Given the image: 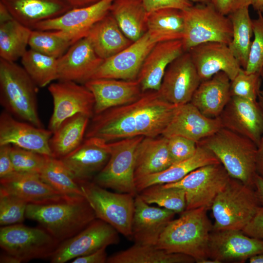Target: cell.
<instances>
[{
    "label": "cell",
    "mask_w": 263,
    "mask_h": 263,
    "mask_svg": "<svg viewBox=\"0 0 263 263\" xmlns=\"http://www.w3.org/2000/svg\"><path fill=\"white\" fill-rule=\"evenodd\" d=\"M201 82L190 54L186 52L168 66L158 91L166 100L179 106L190 102Z\"/></svg>",
    "instance_id": "5bb4252c"
},
{
    "label": "cell",
    "mask_w": 263,
    "mask_h": 263,
    "mask_svg": "<svg viewBox=\"0 0 263 263\" xmlns=\"http://www.w3.org/2000/svg\"><path fill=\"white\" fill-rule=\"evenodd\" d=\"M86 37L95 53L103 60L117 54L133 42L125 35L110 13L91 28Z\"/></svg>",
    "instance_id": "1f68e13d"
},
{
    "label": "cell",
    "mask_w": 263,
    "mask_h": 263,
    "mask_svg": "<svg viewBox=\"0 0 263 263\" xmlns=\"http://www.w3.org/2000/svg\"><path fill=\"white\" fill-rule=\"evenodd\" d=\"M198 263H220L218 261L210 258L203 259L199 262Z\"/></svg>",
    "instance_id": "6125c7cd"
},
{
    "label": "cell",
    "mask_w": 263,
    "mask_h": 263,
    "mask_svg": "<svg viewBox=\"0 0 263 263\" xmlns=\"http://www.w3.org/2000/svg\"><path fill=\"white\" fill-rule=\"evenodd\" d=\"M104 60L95 53L88 38H81L57 58L58 80L84 84Z\"/></svg>",
    "instance_id": "7402d4cb"
},
{
    "label": "cell",
    "mask_w": 263,
    "mask_h": 263,
    "mask_svg": "<svg viewBox=\"0 0 263 263\" xmlns=\"http://www.w3.org/2000/svg\"><path fill=\"white\" fill-rule=\"evenodd\" d=\"M72 81L59 80L48 87L53 101V111L48 129L53 133L66 119L78 113L94 115V99L84 85Z\"/></svg>",
    "instance_id": "4fadbf2b"
},
{
    "label": "cell",
    "mask_w": 263,
    "mask_h": 263,
    "mask_svg": "<svg viewBox=\"0 0 263 263\" xmlns=\"http://www.w3.org/2000/svg\"><path fill=\"white\" fill-rule=\"evenodd\" d=\"M59 242L42 227H31L21 224L0 228V246L21 262L50 258Z\"/></svg>",
    "instance_id": "30bf717a"
},
{
    "label": "cell",
    "mask_w": 263,
    "mask_h": 263,
    "mask_svg": "<svg viewBox=\"0 0 263 263\" xmlns=\"http://www.w3.org/2000/svg\"><path fill=\"white\" fill-rule=\"evenodd\" d=\"M255 189L263 207V178L257 174L254 183Z\"/></svg>",
    "instance_id": "9f6ffc18"
},
{
    "label": "cell",
    "mask_w": 263,
    "mask_h": 263,
    "mask_svg": "<svg viewBox=\"0 0 263 263\" xmlns=\"http://www.w3.org/2000/svg\"><path fill=\"white\" fill-rule=\"evenodd\" d=\"M176 213L151 207L137 194L134 198L132 240L135 244L156 245L161 234Z\"/></svg>",
    "instance_id": "cb8c5ba5"
},
{
    "label": "cell",
    "mask_w": 263,
    "mask_h": 263,
    "mask_svg": "<svg viewBox=\"0 0 263 263\" xmlns=\"http://www.w3.org/2000/svg\"><path fill=\"white\" fill-rule=\"evenodd\" d=\"M28 204L22 199L0 188V225L6 226L21 224Z\"/></svg>",
    "instance_id": "7bdbcfd3"
},
{
    "label": "cell",
    "mask_w": 263,
    "mask_h": 263,
    "mask_svg": "<svg viewBox=\"0 0 263 263\" xmlns=\"http://www.w3.org/2000/svg\"><path fill=\"white\" fill-rule=\"evenodd\" d=\"M262 208L254 188L231 177L211 206L212 230H242Z\"/></svg>",
    "instance_id": "8992f818"
},
{
    "label": "cell",
    "mask_w": 263,
    "mask_h": 263,
    "mask_svg": "<svg viewBox=\"0 0 263 263\" xmlns=\"http://www.w3.org/2000/svg\"><path fill=\"white\" fill-rule=\"evenodd\" d=\"M0 263H20L21 262L16 257L6 252L1 254L0 257Z\"/></svg>",
    "instance_id": "680465c9"
},
{
    "label": "cell",
    "mask_w": 263,
    "mask_h": 263,
    "mask_svg": "<svg viewBox=\"0 0 263 263\" xmlns=\"http://www.w3.org/2000/svg\"><path fill=\"white\" fill-rule=\"evenodd\" d=\"M242 231L250 237L263 239V207Z\"/></svg>",
    "instance_id": "816d5d0a"
},
{
    "label": "cell",
    "mask_w": 263,
    "mask_h": 263,
    "mask_svg": "<svg viewBox=\"0 0 263 263\" xmlns=\"http://www.w3.org/2000/svg\"><path fill=\"white\" fill-rule=\"evenodd\" d=\"M32 30L14 18L0 22V58L15 62L21 58Z\"/></svg>",
    "instance_id": "8d00e7d4"
},
{
    "label": "cell",
    "mask_w": 263,
    "mask_h": 263,
    "mask_svg": "<svg viewBox=\"0 0 263 263\" xmlns=\"http://www.w3.org/2000/svg\"><path fill=\"white\" fill-rule=\"evenodd\" d=\"M191 2L198 3H207L210 2V0H189Z\"/></svg>",
    "instance_id": "be15d7a7"
},
{
    "label": "cell",
    "mask_w": 263,
    "mask_h": 263,
    "mask_svg": "<svg viewBox=\"0 0 263 263\" xmlns=\"http://www.w3.org/2000/svg\"><path fill=\"white\" fill-rule=\"evenodd\" d=\"M209 258L220 263L244 262L263 253V239L250 237L242 230H212L208 244Z\"/></svg>",
    "instance_id": "2e32d148"
},
{
    "label": "cell",
    "mask_w": 263,
    "mask_h": 263,
    "mask_svg": "<svg viewBox=\"0 0 263 263\" xmlns=\"http://www.w3.org/2000/svg\"><path fill=\"white\" fill-rule=\"evenodd\" d=\"M263 113V91L259 94L257 100ZM257 174L263 178V131L259 145L257 146L256 157Z\"/></svg>",
    "instance_id": "db71d44e"
},
{
    "label": "cell",
    "mask_w": 263,
    "mask_h": 263,
    "mask_svg": "<svg viewBox=\"0 0 263 263\" xmlns=\"http://www.w3.org/2000/svg\"><path fill=\"white\" fill-rule=\"evenodd\" d=\"M207 211L204 207L185 210L178 218L169 222L155 246L169 252L189 256L197 263L209 258V239L213 225Z\"/></svg>",
    "instance_id": "7a4b0ae2"
},
{
    "label": "cell",
    "mask_w": 263,
    "mask_h": 263,
    "mask_svg": "<svg viewBox=\"0 0 263 263\" xmlns=\"http://www.w3.org/2000/svg\"><path fill=\"white\" fill-rule=\"evenodd\" d=\"M111 154L110 143L96 137L85 138L73 151L59 159L78 183L92 181Z\"/></svg>",
    "instance_id": "e0dca14e"
},
{
    "label": "cell",
    "mask_w": 263,
    "mask_h": 263,
    "mask_svg": "<svg viewBox=\"0 0 263 263\" xmlns=\"http://www.w3.org/2000/svg\"><path fill=\"white\" fill-rule=\"evenodd\" d=\"M155 44L146 32L125 49L104 60L91 79L137 80L145 57Z\"/></svg>",
    "instance_id": "ac0fdd59"
},
{
    "label": "cell",
    "mask_w": 263,
    "mask_h": 263,
    "mask_svg": "<svg viewBox=\"0 0 263 263\" xmlns=\"http://www.w3.org/2000/svg\"><path fill=\"white\" fill-rule=\"evenodd\" d=\"M79 184L96 218L110 224L132 240L135 197L129 193L109 191L92 181Z\"/></svg>",
    "instance_id": "ba28073f"
},
{
    "label": "cell",
    "mask_w": 263,
    "mask_h": 263,
    "mask_svg": "<svg viewBox=\"0 0 263 263\" xmlns=\"http://www.w3.org/2000/svg\"><path fill=\"white\" fill-rule=\"evenodd\" d=\"M197 144L211 151L231 178L255 188L257 146L252 141L222 127Z\"/></svg>",
    "instance_id": "277c9868"
},
{
    "label": "cell",
    "mask_w": 263,
    "mask_h": 263,
    "mask_svg": "<svg viewBox=\"0 0 263 263\" xmlns=\"http://www.w3.org/2000/svg\"><path fill=\"white\" fill-rule=\"evenodd\" d=\"M262 78L260 73H247L241 68L230 82L231 95L257 101L261 91Z\"/></svg>",
    "instance_id": "ee69618b"
},
{
    "label": "cell",
    "mask_w": 263,
    "mask_h": 263,
    "mask_svg": "<svg viewBox=\"0 0 263 263\" xmlns=\"http://www.w3.org/2000/svg\"><path fill=\"white\" fill-rule=\"evenodd\" d=\"M230 82L224 72L216 74L201 82L190 102L205 116L219 117L231 97Z\"/></svg>",
    "instance_id": "83f0119b"
},
{
    "label": "cell",
    "mask_w": 263,
    "mask_h": 263,
    "mask_svg": "<svg viewBox=\"0 0 263 263\" xmlns=\"http://www.w3.org/2000/svg\"><path fill=\"white\" fill-rule=\"evenodd\" d=\"M184 52L181 40L156 43L145 57L137 79L142 92L158 91L168 66Z\"/></svg>",
    "instance_id": "4316f807"
},
{
    "label": "cell",
    "mask_w": 263,
    "mask_h": 263,
    "mask_svg": "<svg viewBox=\"0 0 263 263\" xmlns=\"http://www.w3.org/2000/svg\"><path fill=\"white\" fill-rule=\"evenodd\" d=\"M220 163L219 160L211 151L197 144V150L191 157L172 164L169 168L159 172L135 179L136 188L138 193L151 186L176 182L196 169L206 165Z\"/></svg>",
    "instance_id": "f546056e"
},
{
    "label": "cell",
    "mask_w": 263,
    "mask_h": 263,
    "mask_svg": "<svg viewBox=\"0 0 263 263\" xmlns=\"http://www.w3.org/2000/svg\"><path fill=\"white\" fill-rule=\"evenodd\" d=\"M53 132L19 120L2 111L0 114V146L11 144L43 155L53 156L49 141Z\"/></svg>",
    "instance_id": "ffe728a7"
},
{
    "label": "cell",
    "mask_w": 263,
    "mask_h": 263,
    "mask_svg": "<svg viewBox=\"0 0 263 263\" xmlns=\"http://www.w3.org/2000/svg\"><path fill=\"white\" fill-rule=\"evenodd\" d=\"M249 7H243L227 16L232 26V38L228 46L244 69L248 62L252 43L251 39L253 34L252 19L249 15Z\"/></svg>",
    "instance_id": "74e56055"
},
{
    "label": "cell",
    "mask_w": 263,
    "mask_h": 263,
    "mask_svg": "<svg viewBox=\"0 0 263 263\" xmlns=\"http://www.w3.org/2000/svg\"><path fill=\"white\" fill-rule=\"evenodd\" d=\"M144 137L138 136L109 143L110 158L92 181L106 189L135 197L138 194L134 178L135 153L138 144Z\"/></svg>",
    "instance_id": "9c48e42d"
},
{
    "label": "cell",
    "mask_w": 263,
    "mask_h": 263,
    "mask_svg": "<svg viewBox=\"0 0 263 263\" xmlns=\"http://www.w3.org/2000/svg\"><path fill=\"white\" fill-rule=\"evenodd\" d=\"M183 10L184 30L181 40L185 52L204 43L218 42L228 45L231 41L230 19L210 2L197 3Z\"/></svg>",
    "instance_id": "52a82bcc"
},
{
    "label": "cell",
    "mask_w": 263,
    "mask_h": 263,
    "mask_svg": "<svg viewBox=\"0 0 263 263\" xmlns=\"http://www.w3.org/2000/svg\"><path fill=\"white\" fill-rule=\"evenodd\" d=\"M47 155L12 145L11 157L16 172L39 174Z\"/></svg>",
    "instance_id": "f6af8a7d"
},
{
    "label": "cell",
    "mask_w": 263,
    "mask_h": 263,
    "mask_svg": "<svg viewBox=\"0 0 263 263\" xmlns=\"http://www.w3.org/2000/svg\"><path fill=\"white\" fill-rule=\"evenodd\" d=\"M84 85L94 95V114L132 103L137 100L143 93L137 80L92 79Z\"/></svg>",
    "instance_id": "d4e9b609"
},
{
    "label": "cell",
    "mask_w": 263,
    "mask_h": 263,
    "mask_svg": "<svg viewBox=\"0 0 263 263\" xmlns=\"http://www.w3.org/2000/svg\"><path fill=\"white\" fill-rule=\"evenodd\" d=\"M13 18L7 7L0 2V22L7 21Z\"/></svg>",
    "instance_id": "6f0895ef"
},
{
    "label": "cell",
    "mask_w": 263,
    "mask_h": 263,
    "mask_svg": "<svg viewBox=\"0 0 263 263\" xmlns=\"http://www.w3.org/2000/svg\"><path fill=\"white\" fill-rule=\"evenodd\" d=\"M248 260L250 263H263V253L254 255Z\"/></svg>",
    "instance_id": "94428289"
},
{
    "label": "cell",
    "mask_w": 263,
    "mask_h": 263,
    "mask_svg": "<svg viewBox=\"0 0 263 263\" xmlns=\"http://www.w3.org/2000/svg\"><path fill=\"white\" fill-rule=\"evenodd\" d=\"M138 194L146 203L155 204L158 206L181 213L186 208L184 190L177 187H165L162 184L150 186Z\"/></svg>",
    "instance_id": "60d3db41"
},
{
    "label": "cell",
    "mask_w": 263,
    "mask_h": 263,
    "mask_svg": "<svg viewBox=\"0 0 263 263\" xmlns=\"http://www.w3.org/2000/svg\"><path fill=\"white\" fill-rule=\"evenodd\" d=\"M142 1L148 13L168 7L185 10L193 5L189 0H142Z\"/></svg>",
    "instance_id": "c3c4849f"
},
{
    "label": "cell",
    "mask_w": 263,
    "mask_h": 263,
    "mask_svg": "<svg viewBox=\"0 0 263 263\" xmlns=\"http://www.w3.org/2000/svg\"><path fill=\"white\" fill-rule=\"evenodd\" d=\"M178 106L166 100L157 91L143 92L135 101L109 109L91 118L85 138L107 142L138 136L162 135Z\"/></svg>",
    "instance_id": "6da1fadb"
},
{
    "label": "cell",
    "mask_w": 263,
    "mask_h": 263,
    "mask_svg": "<svg viewBox=\"0 0 263 263\" xmlns=\"http://www.w3.org/2000/svg\"><path fill=\"white\" fill-rule=\"evenodd\" d=\"M219 117L223 128L259 145L263 131V113L258 101L232 96Z\"/></svg>",
    "instance_id": "d6986e66"
},
{
    "label": "cell",
    "mask_w": 263,
    "mask_h": 263,
    "mask_svg": "<svg viewBox=\"0 0 263 263\" xmlns=\"http://www.w3.org/2000/svg\"><path fill=\"white\" fill-rule=\"evenodd\" d=\"M12 145L0 146V178L7 177L15 171L11 157Z\"/></svg>",
    "instance_id": "f907efd6"
},
{
    "label": "cell",
    "mask_w": 263,
    "mask_h": 263,
    "mask_svg": "<svg viewBox=\"0 0 263 263\" xmlns=\"http://www.w3.org/2000/svg\"><path fill=\"white\" fill-rule=\"evenodd\" d=\"M220 13L228 16L245 6H249L251 0H210L209 2Z\"/></svg>",
    "instance_id": "681fc988"
},
{
    "label": "cell",
    "mask_w": 263,
    "mask_h": 263,
    "mask_svg": "<svg viewBox=\"0 0 263 263\" xmlns=\"http://www.w3.org/2000/svg\"><path fill=\"white\" fill-rule=\"evenodd\" d=\"M146 25V32L156 43L181 40L184 30L183 10L168 7L149 12Z\"/></svg>",
    "instance_id": "d6a6232c"
},
{
    "label": "cell",
    "mask_w": 263,
    "mask_h": 263,
    "mask_svg": "<svg viewBox=\"0 0 263 263\" xmlns=\"http://www.w3.org/2000/svg\"><path fill=\"white\" fill-rule=\"evenodd\" d=\"M172 164L167 137H144L136 150L135 180L162 171Z\"/></svg>",
    "instance_id": "4dcf8cb0"
},
{
    "label": "cell",
    "mask_w": 263,
    "mask_h": 263,
    "mask_svg": "<svg viewBox=\"0 0 263 263\" xmlns=\"http://www.w3.org/2000/svg\"><path fill=\"white\" fill-rule=\"evenodd\" d=\"M39 175L43 182L60 193L84 196L79 184L59 159L48 156Z\"/></svg>",
    "instance_id": "f35d334b"
},
{
    "label": "cell",
    "mask_w": 263,
    "mask_h": 263,
    "mask_svg": "<svg viewBox=\"0 0 263 263\" xmlns=\"http://www.w3.org/2000/svg\"><path fill=\"white\" fill-rule=\"evenodd\" d=\"M202 81L223 72L232 80L241 67L228 45L209 42L197 45L188 51Z\"/></svg>",
    "instance_id": "603a6c76"
},
{
    "label": "cell",
    "mask_w": 263,
    "mask_h": 263,
    "mask_svg": "<svg viewBox=\"0 0 263 263\" xmlns=\"http://www.w3.org/2000/svg\"><path fill=\"white\" fill-rule=\"evenodd\" d=\"M38 86L23 67L0 58V103L16 118L43 128L38 110Z\"/></svg>",
    "instance_id": "5b68a950"
},
{
    "label": "cell",
    "mask_w": 263,
    "mask_h": 263,
    "mask_svg": "<svg viewBox=\"0 0 263 263\" xmlns=\"http://www.w3.org/2000/svg\"><path fill=\"white\" fill-rule=\"evenodd\" d=\"M230 178L220 163L200 167L179 181L162 185L165 187H177L184 190L186 210L200 207L209 210Z\"/></svg>",
    "instance_id": "8fae6325"
},
{
    "label": "cell",
    "mask_w": 263,
    "mask_h": 263,
    "mask_svg": "<svg viewBox=\"0 0 263 263\" xmlns=\"http://www.w3.org/2000/svg\"><path fill=\"white\" fill-rule=\"evenodd\" d=\"M13 18L33 29L39 22L56 18L72 8L64 0H0Z\"/></svg>",
    "instance_id": "f1b7e54d"
},
{
    "label": "cell",
    "mask_w": 263,
    "mask_h": 263,
    "mask_svg": "<svg viewBox=\"0 0 263 263\" xmlns=\"http://www.w3.org/2000/svg\"><path fill=\"white\" fill-rule=\"evenodd\" d=\"M168 138V148L172 164L186 160L195 153L197 143L180 136Z\"/></svg>",
    "instance_id": "7dc6e473"
},
{
    "label": "cell",
    "mask_w": 263,
    "mask_h": 263,
    "mask_svg": "<svg viewBox=\"0 0 263 263\" xmlns=\"http://www.w3.org/2000/svg\"><path fill=\"white\" fill-rule=\"evenodd\" d=\"M72 8H79L94 4L101 0H64Z\"/></svg>",
    "instance_id": "11a10c76"
},
{
    "label": "cell",
    "mask_w": 263,
    "mask_h": 263,
    "mask_svg": "<svg viewBox=\"0 0 263 263\" xmlns=\"http://www.w3.org/2000/svg\"><path fill=\"white\" fill-rule=\"evenodd\" d=\"M260 75H261L262 79L263 80V68L261 71Z\"/></svg>",
    "instance_id": "e7e4bbea"
},
{
    "label": "cell",
    "mask_w": 263,
    "mask_h": 263,
    "mask_svg": "<svg viewBox=\"0 0 263 263\" xmlns=\"http://www.w3.org/2000/svg\"><path fill=\"white\" fill-rule=\"evenodd\" d=\"M195 260L186 254L169 252L155 245L135 244L127 249L108 257V263H192Z\"/></svg>",
    "instance_id": "d590c367"
},
{
    "label": "cell",
    "mask_w": 263,
    "mask_h": 263,
    "mask_svg": "<svg viewBox=\"0 0 263 263\" xmlns=\"http://www.w3.org/2000/svg\"><path fill=\"white\" fill-rule=\"evenodd\" d=\"M106 247L101 249L89 254L77 257L71 262L72 263H107V255Z\"/></svg>",
    "instance_id": "f5cc1de1"
},
{
    "label": "cell",
    "mask_w": 263,
    "mask_h": 263,
    "mask_svg": "<svg viewBox=\"0 0 263 263\" xmlns=\"http://www.w3.org/2000/svg\"><path fill=\"white\" fill-rule=\"evenodd\" d=\"M222 127L219 117H207L192 103L188 102L178 106L162 135L167 138L180 136L198 143L213 134Z\"/></svg>",
    "instance_id": "44dd1931"
},
{
    "label": "cell",
    "mask_w": 263,
    "mask_h": 263,
    "mask_svg": "<svg viewBox=\"0 0 263 263\" xmlns=\"http://www.w3.org/2000/svg\"><path fill=\"white\" fill-rule=\"evenodd\" d=\"M0 188L31 204H46L79 197L59 193L37 174L15 172L0 178Z\"/></svg>",
    "instance_id": "484cf974"
},
{
    "label": "cell",
    "mask_w": 263,
    "mask_h": 263,
    "mask_svg": "<svg viewBox=\"0 0 263 263\" xmlns=\"http://www.w3.org/2000/svg\"><path fill=\"white\" fill-rule=\"evenodd\" d=\"M252 19L254 39L252 41L248 62L244 70L249 73H260L263 68V14L258 12Z\"/></svg>",
    "instance_id": "bcb514c9"
},
{
    "label": "cell",
    "mask_w": 263,
    "mask_h": 263,
    "mask_svg": "<svg viewBox=\"0 0 263 263\" xmlns=\"http://www.w3.org/2000/svg\"><path fill=\"white\" fill-rule=\"evenodd\" d=\"M118 232L97 218L75 236L59 243L50 258L52 263H65L119 243Z\"/></svg>",
    "instance_id": "7c38bea8"
},
{
    "label": "cell",
    "mask_w": 263,
    "mask_h": 263,
    "mask_svg": "<svg viewBox=\"0 0 263 263\" xmlns=\"http://www.w3.org/2000/svg\"><path fill=\"white\" fill-rule=\"evenodd\" d=\"M73 43L61 30L33 29L31 31L28 45L31 49L58 58Z\"/></svg>",
    "instance_id": "b9f144b4"
},
{
    "label": "cell",
    "mask_w": 263,
    "mask_h": 263,
    "mask_svg": "<svg viewBox=\"0 0 263 263\" xmlns=\"http://www.w3.org/2000/svg\"><path fill=\"white\" fill-rule=\"evenodd\" d=\"M110 13L132 41H136L146 33L148 12L142 0H114Z\"/></svg>",
    "instance_id": "e575fe53"
},
{
    "label": "cell",
    "mask_w": 263,
    "mask_h": 263,
    "mask_svg": "<svg viewBox=\"0 0 263 263\" xmlns=\"http://www.w3.org/2000/svg\"><path fill=\"white\" fill-rule=\"evenodd\" d=\"M114 0H101L90 6L72 8L56 18L39 22L33 29L62 30L75 43L86 37L91 28L109 14Z\"/></svg>",
    "instance_id": "9a60e30c"
},
{
    "label": "cell",
    "mask_w": 263,
    "mask_h": 263,
    "mask_svg": "<svg viewBox=\"0 0 263 263\" xmlns=\"http://www.w3.org/2000/svg\"><path fill=\"white\" fill-rule=\"evenodd\" d=\"M91 118L76 114L64 121L53 133L49 146L53 156L60 159L75 149L83 142Z\"/></svg>",
    "instance_id": "836d02e7"
},
{
    "label": "cell",
    "mask_w": 263,
    "mask_h": 263,
    "mask_svg": "<svg viewBox=\"0 0 263 263\" xmlns=\"http://www.w3.org/2000/svg\"><path fill=\"white\" fill-rule=\"evenodd\" d=\"M22 67L38 87H44L58 79L57 58L33 49L21 58Z\"/></svg>",
    "instance_id": "ab89813d"
},
{
    "label": "cell",
    "mask_w": 263,
    "mask_h": 263,
    "mask_svg": "<svg viewBox=\"0 0 263 263\" xmlns=\"http://www.w3.org/2000/svg\"><path fill=\"white\" fill-rule=\"evenodd\" d=\"M25 217L38 223L59 243L75 236L96 218L84 196L46 204H28Z\"/></svg>",
    "instance_id": "3957f363"
},
{
    "label": "cell",
    "mask_w": 263,
    "mask_h": 263,
    "mask_svg": "<svg viewBox=\"0 0 263 263\" xmlns=\"http://www.w3.org/2000/svg\"><path fill=\"white\" fill-rule=\"evenodd\" d=\"M253 9L257 12L263 14V0H251V4Z\"/></svg>",
    "instance_id": "91938a15"
}]
</instances>
